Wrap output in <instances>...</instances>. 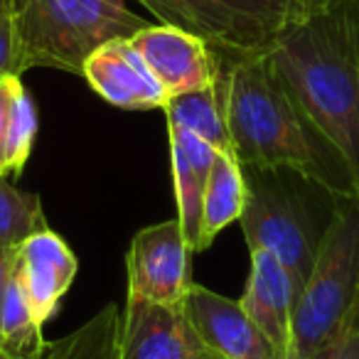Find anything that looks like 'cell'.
Returning <instances> with one entry per match:
<instances>
[{"mask_svg":"<svg viewBox=\"0 0 359 359\" xmlns=\"http://www.w3.org/2000/svg\"><path fill=\"white\" fill-rule=\"evenodd\" d=\"M264 55L359 190V0H308Z\"/></svg>","mask_w":359,"mask_h":359,"instance_id":"cell-1","label":"cell"},{"mask_svg":"<svg viewBox=\"0 0 359 359\" xmlns=\"http://www.w3.org/2000/svg\"><path fill=\"white\" fill-rule=\"evenodd\" d=\"M226 79V126L241 168L285 170L332 200L359 195L339 150L300 109L269 57H234Z\"/></svg>","mask_w":359,"mask_h":359,"instance_id":"cell-2","label":"cell"},{"mask_svg":"<svg viewBox=\"0 0 359 359\" xmlns=\"http://www.w3.org/2000/svg\"><path fill=\"white\" fill-rule=\"evenodd\" d=\"M128 0H18V74H79L96 50L148 27Z\"/></svg>","mask_w":359,"mask_h":359,"instance_id":"cell-3","label":"cell"},{"mask_svg":"<svg viewBox=\"0 0 359 359\" xmlns=\"http://www.w3.org/2000/svg\"><path fill=\"white\" fill-rule=\"evenodd\" d=\"M359 298V195L337 200L323 231L315 266L293 310L290 359H308L325 344Z\"/></svg>","mask_w":359,"mask_h":359,"instance_id":"cell-4","label":"cell"},{"mask_svg":"<svg viewBox=\"0 0 359 359\" xmlns=\"http://www.w3.org/2000/svg\"><path fill=\"white\" fill-rule=\"evenodd\" d=\"M249 197L239 224L249 251H269L293 278L305 285L315 266L323 231L313 222L305 197L280 180L283 170H246Z\"/></svg>","mask_w":359,"mask_h":359,"instance_id":"cell-5","label":"cell"},{"mask_svg":"<svg viewBox=\"0 0 359 359\" xmlns=\"http://www.w3.org/2000/svg\"><path fill=\"white\" fill-rule=\"evenodd\" d=\"M192 249L177 219L135 231L126 254L128 295L160 305H182L190 285Z\"/></svg>","mask_w":359,"mask_h":359,"instance_id":"cell-6","label":"cell"},{"mask_svg":"<svg viewBox=\"0 0 359 359\" xmlns=\"http://www.w3.org/2000/svg\"><path fill=\"white\" fill-rule=\"evenodd\" d=\"M121 359H219L200 337L185 305L126 298L121 320Z\"/></svg>","mask_w":359,"mask_h":359,"instance_id":"cell-7","label":"cell"},{"mask_svg":"<svg viewBox=\"0 0 359 359\" xmlns=\"http://www.w3.org/2000/svg\"><path fill=\"white\" fill-rule=\"evenodd\" d=\"M135 50L150 67L168 99L215 84L226 67L217 57V47L202 37L172 25H148L130 37Z\"/></svg>","mask_w":359,"mask_h":359,"instance_id":"cell-8","label":"cell"},{"mask_svg":"<svg viewBox=\"0 0 359 359\" xmlns=\"http://www.w3.org/2000/svg\"><path fill=\"white\" fill-rule=\"evenodd\" d=\"M182 305L200 337L219 359H280L269 337L244 313L239 300L192 283Z\"/></svg>","mask_w":359,"mask_h":359,"instance_id":"cell-9","label":"cell"},{"mask_svg":"<svg viewBox=\"0 0 359 359\" xmlns=\"http://www.w3.org/2000/svg\"><path fill=\"white\" fill-rule=\"evenodd\" d=\"M89 86L123 111H150L165 109L168 94L155 79L150 67L128 40H111L86 60L81 72Z\"/></svg>","mask_w":359,"mask_h":359,"instance_id":"cell-10","label":"cell"},{"mask_svg":"<svg viewBox=\"0 0 359 359\" xmlns=\"http://www.w3.org/2000/svg\"><path fill=\"white\" fill-rule=\"evenodd\" d=\"M76 269L79 264L74 251L50 226L32 234L18 249L15 278L42 325L50 323L57 313L62 298L74 283Z\"/></svg>","mask_w":359,"mask_h":359,"instance_id":"cell-11","label":"cell"},{"mask_svg":"<svg viewBox=\"0 0 359 359\" xmlns=\"http://www.w3.org/2000/svg\"><path fill=\"white\" fill-rule=\"evenodd\" d=\"M251 266L239 305L251 323L269 337L280 359H290L293 349V310L298 300L290 273L269 251H249Z\"/></svg>","mask_w":359,"mask_h":359,"instance_id":"cell-12","label":"cell"},{"mask_svg":"<svg viewBox=\"0 0 359 359\" xmlns=\"http://www.w3.org/2000/svg\"><path fill=\"white\" fill-rule=\"evenodd\" d=\"M207 6L229 32L231 55L254 57L271 50L308 0H207Z\"/></svg>","mask_w":359,"mask_h":359,"instance_id":"cell-13","label":"cell"},{"mask_svg":"<svg viewBox=\"0 0 359 359\" xmlns=\"http://www.w3.org/2000/svg\"><path fill=\"white\" fill-rule=\"evenodd\" d=\"M168 135L175 200H177V222L187 239V246L192 249V254H197L207 177H210V170L219 153L200 135L180 128L175 123H168Z\"/></svg>","mask_w":359,"mask_h":359,"instance_id":"cell-14","label":"cell"},{"mask_svg":"<svg viewBox=\"0 0 359 359\" xmlns=\"http://www.w3.org/2000/svg\"><path fill=\"white\" fill-rule=\"evenodd\" d=\"M37 138V109L22 76L0 79V177L20 175Z\"/></svg>","mask_w":359,"mask_h":359,"instance_id":"cell-15","label":"cell"},{"mask_svg":"<svg viewBox=\"0 0 359 359\" xmlns=\"http://www.w3.org/2000/svg\"><path fill=\"white\" fill-rule=\"evenodd\" d=\"M246 197H249V182H246L244 168L234 158V153H219L207 177L197 254L210 249L219 231L241 219Z\"/></svg>","mask_w":359,"mask_h":359,"instance_id":"cell-16","label":"cell"},{"mask_svg":"<svg viewBox=\"0 0 359 359\" xmlns=\"http://www.w3.org/2000/svg\"><path fill=\"white\" fill-rule=\"evenodd\" d=\"M226 74H229V67L215 84L172 96L163 109L168 123L200 135L217 153H231V135L226 126V86H229Z\"/></svg>","mask_w":359,"mask_h":359,"instance_id":"cell-17","label":"cell"},{"mask_svg":"<svg viewBox=\"0 0 359 359\" xmlns=\"http://www.w3.org/2000/svg\"><path fill=\"white\" fill-rule=\"evenodd\" d=\"M42 330L45 325L13 276L0 305V359H45L47 342Z\"/></svg>","mask_w":359,"mask_h":359,"instance_id":"cell-18","label":"cell"},{"mask_svg":"<svg viewBox=\"0 0 359 359\" xmlns=\"http://www.w3.org/2000/svg\"><path fill=\"white\" fill-rule=\"evenodd\" d=\"M121 313L118 303H109L81 327L47 344L45 359H121Z\"/></svg>","mask_w":359,"mask_h":359,"instance_id":"cell-19","label":"cell"},{"mask_svg":"<svg viewBox=\"0 0 359 359\" xmlns=\"http://www.w3.org/2000/svg\"><path fill=\"white\" fill-rule=\"evenodd\" d=\"M42 229H47V219L40 197L0 177V249L18 251L25 239Z\"/></svg>","mask_w":359,"mask_h":359,"instance_id":"cell-20","label":"cell"},{"mask_svg":"<svg viewBox=\"0 0 359 359\" xmlns=\"http://www.w3.org/2000/svg\"><path fill=\"white\" fill-rule=\"evenodd\" d=\"M308 359H359V298L337 332Z\"/></svg>","mask_w":359,"mask_h":359,"instance_id":"cell-21","label":"cell"},{"mask_svg":"<svg viewBox=\"0 0 359 359\" xmlns=\"http://www.w3.org/2000/svg\"><path fill=\"white\" fill-rule=\"evenodd\" d=\"M11 74H18V0H0V79Z\"/></svg>","mask_w":359,"mask_h":359,"instance_id":"cell-22","label":"cell"},{"mask_svg":"<svg viewBox=\"0 0 359 359\" xmlns=\"http://www.w3.org/2000/svg\"><path fill=\"white\" fill-rule=\"evenodd\" d=\"M15 264H18V251L0 249V305H3L8 285H11L13 276H15Z\"/></svg>","mask_w":359,"mask_h":359,"instance_id":"cell-23","label":"cell"}]
</instances>
